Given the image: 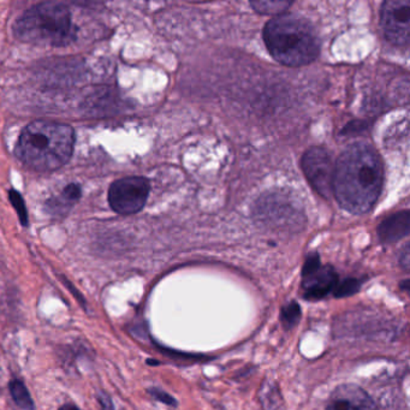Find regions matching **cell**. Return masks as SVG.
Instances as JSON below:
<instances>
[{
    "label": "cell",
    "instance_id": "1",
    "mask_svg": "<svg viewBox=\"0 0 410 410\" xmlns=\"http://www.w3.org/2000/svg\"><path fill=\"white\" fill-rule=\"evenodd\" d=\"M383 181V165L376 149L357 142L349 146L335 164L332 193L343 209L362 214L379 199Z\"/></svg>",
    "mask_w": 410,
    "mask_h": 410
},
{
    "label": "cell",
    "instance_id": "2",
    "mask_svg": "<svg viewBox=\"0 0 410 410\" xmlns=\"http://www.w3.org/2000/svg\"><path fill=\"white\" fill-rule=\"evenodd\" d=\"M74 144V129L68 124L35 120L23 129L15 153L31 170L50 172L69 162Z\"/></svg>",
    "mask_w": 410,
    "mask_h": 410
},
{
    "label": "cell",
    "instance_id": "3",
    "mask_svg": "<svg viewBox=\"0 0 410 410\" xmlns=\"http://www.w3.org/2000/svg\"><path fill=\"white\" fill-rule=\"evenodd\" d=\"M263 40L272 57L284 65H307L320 52L319 38L312 24L291 14L270 21L263 29Z\"/></svg>",
    "mask_w": 410,
    "mask_h": 410
},
{
    "label": "cell",
    "instance_id": "4",
    "mask_svg": "<svg viewBox=\"0 0 410 410\" xmlns=\"http://www.w3.org/2000/svg\"><path fill=\"white\" fill-rule=\"evenodd\" d=\"M76 33L69 8L58 1L34 5L14 26L17 39L47 46H68L76 39Z\"/></svg>",
    "mask_w": 410,
    "mask_h": 410
},
{
    "label": "cell",
    "instance_id": "5",
    "mask_svg": "<svg viewBox=\"0 0 410 410\" xmlns=\"http://www.w3.org/2000/svg\"><path fill=\"white\" fill-rule=\"evenodd\" d=\"M149 182L144 177L120 178L109 189L111 209L120 214H134L144 209L149 195Z\"/></svg>",
    "mask_w": 410,
    "mask_h": 410
},
{
    "label": "cell",
    "instance_id": "6",
    "mask_svg": "<svg viewBox=\"0 0 410 410\" xmlns=\"http://www.w3.org/2000/svg\"><path fill=\"white\" fill-rule=\"evenodd\" d=\"M338 275L332 266H322L317 254L308 256L302 270L303 298L308 301H319L333 293Z\"/></svg>",
    "mask_w": 410,
    "mask_h": 410
},
{
    "label": "cell",
    "instance_id": "7",
    "mask_svg": "<svg viewBox=\"0 0 410 410\" xmlns=\"http://www.w3.org/2000/svg\"><path fill=\"white\" fill-rule=\"evenodd\" d=\"M384 35L391 43L406 46L410 39V3L408 0L385 1L380 11Z\"/></svg>",
    "mask_w": 410,
    "mask_h": 410
},
{
    "label": "cell",
    "instance_id": "8",
    "mask_svg": "<svg viewBox=\"0 0 410 410\" xmlns=\"http://www.w3.org/2000/svg\"><path fill=\"white\" fill-rule=\"evenodd\" d=\"M302 167L307 179L317 193L329 198L332 193L335 164L329 152L322 147H312L302 159Z\"/></svg>",
    "mask_w": 410,
    "mask_h": 410
},
{
    "label": "cell",
    "instance_id": "9",
    "mask_svg": "<svg viewBox=\"0 0 410 410\" xmlns=\"http://www.w3.org/2000/svg\"><path fill=\"white\" fill-rule=\"evenodd\" d=\"M326 410H376V404L362 387L349 383L335 389Z\"/></svg>",
    "mask_w": 410,
    "mask_h": 410
},
{
    "label": "cell",
    "instance_id": "10",
    "mask_svg": "<svg viewBox=\"0 0 410 410\" xmlns=\"http://www.w3.org/2000/svg\"><path fill=\"white\" fill-rule=\"evenodd\" d=\"M409 233V212L395 213L378 226V236L384 243H394Z\"/></svg>",
    "mask_w": 410,
    "mask_h": 410
},
{
    "label": "cell",
    "instance_id": "11",
    "mask_svg": "<svg viewBox=\"0 0 410 410\" xmlns=\"http://www.w3.org/2000/svg\"><path fill=\"white\" fill-rule=\"evenodd\" d=\"M81 198V186L76 183L66 186L59 196L51 198L46 202V211L48 214L62 217L69 212L70 209Z\"/></svg>",
    "mask_w": 410,
    "mask_h": 410
},
{
    "label": "cell",
    "instance_id": "12",
    "mask_svg": "<svg viewBox=\"0 0 410 410\" xmlns=\"http://www.w3.org/2000/svg\"><path fill=\"white\" fill-rule=\"evenodd\" d=\"M9 390L16 406L22 410H35V403L29 390L22 380L14 379L9 383Z\"/></svg>",
    "mask_w": 410,
    "mask_h": 410
},
{
    "label": "cell",
    "instance_id": "13",
    "mask_svg": "<svg viewBox=\"0 0 410 410\" xmlns=\"http://www.w3.org/2000/svg\"><path fill=\"white\" fill-rule=\"evenodd\" d=\"M301 317V307L296 301H291L282 308L280 313V320L283 322V327L289 331L298 324Z\"/></svg>",
    "mask_w": 410,
    "mask_h": 410
},
{
    "label": "cell",
    "instance_id": "14",
    "mask_svg": "<svg viewBox=\"0 0 410 410\" xmlns=\"http://www.w3.org/2000/svg\"><path fill=\"white\" fill-rule=\"evenodd\" d=\"M291 1H253L251 3L256 11L263 15H283L290 5Z\"/></svg>",
    "mask_w": 410,
    "mask_h": 410
},
{
    "label": "cell",
    "instance_id": "15",
    "mask_svg": "<svg viewBox=\"0 0 410 410\" xmlns=\"http://www.w3.org/2000/svg\"><path fill=\"white\" fill-rule=\"evenodd\" d=\"M361 280L356 278H347L342 283H337L336 288L333 290V294L337 298H348L352 295H355L360 290Z\"/></svg>",
    "mask_w": 410,
    "mask_h": 410
},
{
    "label": "cell",
    "instance_id": "16",
    "mask_svg": "<svg viewBox=\"0 0 410 410\" xmlns=\"http://www.w3.org/2000/svg\"><path fill=\"white\" fill-rule=\"evenodd\" d=\"M9 199H10L11 205L14 206V209H16V212L19 214L21 224L23 225V226H28L27 207H26L22 195L17 190H10L9 191Z\"/></svg>",
    "mask_w": 410,
    "mask_h": 410
},
{
    "label": "cell",
    "instance_id": "17",
    "mask_svg": "<svg viewBox=\"0 0 410 410\" xmlns=\"http://www.w3.org/2000/svg\"><path fill=\"white\" fill-rule=\"evenodd\" d=\"M148 394L153 397V399H157L159 402L164 403L167 406H177L178 403L176 399L172 397V396L169 395L165 391L160 390V389H157V387H152L148 390Z\"/></svg>",
    "mask_w": 410,
    "mask_h": 410
},
{
    "label": "cell",
    "instance_id": "18",
    "mask_svg": "<svg viewBox=\"0 0 410 410\" xmlns=\"http://www.w3.org/2000/svg\"><path fill=\"white\" fill-rule=\"evenodd\" d=\"M98 402L100 403L101 409L102 410H116L113 406L112 399H110L109 395L104 392H100L98 395Z\"/></svg>",
    "mask_w": 410,
    "mask_h": 410
},
{
    "label": "cell",
    "instance_id": "19",
    "mask_svg": "<svg viewBox=\"0 0 410 410\" xmlns=\"http://www.w3.org/2000/svg\"><path fill=\"white\" fill-rule=\"evenodd\" d=\"M64 283H65V285L68 287V289L71 290V293H73V295H74L75 298H78V300H80V302H81L82 305H85V298H82L81 294H78V290H76V289H75V288L71 285V283L68 282V280H65V279H64Z\"/></svg>",
    "mask_w": 410,
    "mask_h": 410
},
{
    "label": "cell",
    "instance_id": "20",
    "mask_svg": "<svg viewBox=\"0 0 410 410\" xmlns=\"http://www.w3.org/2000/svg\"><path fill=\"white\" fill-rule=\"evenodd\" d=\"M401 263H403V266L406 267V268L409 266V251H408V247L404 249V256H403V260Z\"/></svg>",
    "mask_w": 410,
    "mask_h": 410
},
{
    "label": "cell",
    "instance_id": "21",
    "mask_svg": "<svg viewBox=\"0 0 410 410\" xmlns=\"http://www.w3.org/2000/svg\"><path fill=\"white\" fill-rule=\"evenodd\" d=\"M58 410H80V408L73 404V403H65V404H63Z\"/></svg>",
    "mask_w": 410,
    "mask_h": 410
}]
</instances>
